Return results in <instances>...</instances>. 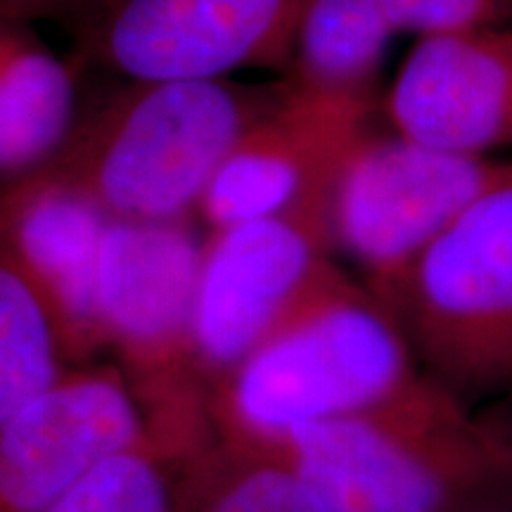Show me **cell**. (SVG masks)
<instances>
[{"label":"cell","instance_id":"6da1fadb","mask_svg":"<svg viewBox=\"0 0 512 512\" xmlns=\"http://www.w3.org/2000/svg\"><path fill=\"white\" fill-rule=\"evenodd\" d=\"M249 453L278 460L335 512H451L512 477V406H470L422 373L380 406Z\"/></svg>","mask_w":512,"mask_h":512},{"label":"cell","instance_id":"8992f818","mask_svg":"<svg viewBox=\"0 0 512 512\" xmlns=\"http://www.w3.org/2000/svg\"><path fill=\"white\" fill-rule=\"evenodd\" d=\"M508 183L512 162L505 159L460 155L368 128L332 183V247L354 261L380 302L453 221Z\"/></svg>","mask_w":512,"mask_h":512},{"label":"cell","instance_id":"3957f363","mask_svg":"<svg viewBox=\"0 0 512 512\" xmlns=\"http://www.w3.org/2000/svg\"><path fill=\"white\" fill-rule=\"evenodd\" d=\"M420 375L392 313L342 271L211 389L214 444L264 451L380 406Z\"/></svg>","mask_w":512,"mask_h":512},{"label":"cell","instance_id":"ac0fdd59","mask_svg":"<svg viewBox=\"0 0 512 512\" xmlns=\"http://www.w3.org/2000/svg\"><path fill=\"white\" fill-rule=\"evenodd\" d=\"M396 34L432 36L448 31L496 27L512 10V0H384Z\"/></svg>","mask_w":512,"mask_h":512},{"label":"cell","instance_id":"5b68a950","mask_svg":"<svg viewBox=\"0 0 512 512\" xmlns=\"http://www.w3.org/2000/svg\"><path fill=\"white\" fill-rule=\"evenodd\" d=\"M380 304L422 373L458 399L512 396V183L453 221Z\"/></svg>","mask_w":512,"mask_h":512},{"label":"cell","instance_id":"4fadbf2b","mask_svg":"<svg viewBox=\"0 0 512 512\" xmlns=\"http://www.w3.org/2000/svg\"><path fill=\"white\" fill-rule=\"evenodd\" d=\"M76 69L31 29L0 15V178L55 157L79 117Z\"/></svg>","mask_w":512,"mask_h":512},{"label":"cell","instance_id":"ffe728a7","mask_svg":"<svg viewBox=\"0 0 512 512\" xmlns=\"http://www.w3.org/2000/svg\"><path fill=\"white\" fill-rule=\"evenodd\" d=\"M110 0H15V8L22 19H36V17H55V15H69V12L93 8L98 5V12L105 8Z\"/></svg>","mask_w":512,"mask_h":512},{"label":"cell","instance_id":"ba28073f","mask_svg":"<svg viewBox=\"0 0 512 512\" xmlns=\"http://www.w3.org/2000/svg\"><path fill=\"white\" fill-rule=\"evenodd\" d=\"M306 0H110L83 50L119 79H219L283 69Z\"/></svg>","mask_w":512,"mask_h":512},{"label":"cell","instance_id":"52a82bcc","mask_svg":"<svg viewBox=\"0 0 512 512\" xmlns=\"http://www.w3.org/2000/svg\"><path fill=\"white\" fill-rule=\"evenodd\" d=\"M332 254L328 211L256 219L204 238L192 337L209 396L242 358L342 273Z\"/></svg>","mask_w":512,"mask_h":512},{"label":"cell","instance_id":"e0dca14e","mask_svg":"<svg viewBox=\"0 0 512 512\" xmlns=\"http://www.w3.org/2000/svg\"><path fill=\"white\" fill-rule=\"evenodd\" d=\"M72 368L46 309L0 266V425Z\"/></svg>","mask_w":512,"mask_h":512},{"label":"cell","instance_id":"8fae6325","mask_svg":"<svg viewBox=\"0 0 512 512\" xmlns=\"http://www.w3.org/2000/svg\"><path fill=\"white\" fill-rule=\"evenodd\" d=\"M110 223L46 166L0 178V266L46 309L69 366L105 361L98 275Z\"/></svg>","mask_w":512,"mask_h":512},{"label":"cell","instance_id":"9a60e30c","mask_svg":"<svg viewBox=\"0 0 512 512\" xmlns=\"http://www.w3.org/2000/svg\"><path fill=\"white\" fill-rule=\"evenodd\" d=\"M183 512H335L278 460L221 444L190 460Z\"/></svg>","mask_w":512,"mask_h":512},{"label":"cell","instance_id":"44dd1931","mask_svg":"<svg viewBox=\"0 0 512 512\" xmlns=\"http://www.w3.org/2000/svg\"><path fill=\"white\" fill-rule=\"evenodd\" d=\"M0 15L19 17V12L15 8V0H0ZM19 19H22V17H19Z\"/></svg>","mask_w":512,"mask_h":512},{"label":"cell","instance_id":"277c9868","mask_svg":"<svg viewBox=\"0 0 512 512\" xmlns=\"http://www.w3.org/2000/svg\"><path fill=\"white\" fill-rule=\"evenodd\" d=\"M202 247L190 221H112L98 275L105 361L124 375L152 437L181 458L214 446L192 337Z\"/></svg>","mask_w":512,"mask_h":512},{"label":"cell","instance_id":"2e32d148","mask_svg":"<svg viewBox=\"0 0 512 512\" xmlns=\"http://www.w3.org/2000/svg\"><path fill=\"white\" fill-rule=\"evenodd\" d=\"M190 460L147 437L102 460L46 512H183Z\"/></svg>","mask_w":512,"mask_h":512},{"label":"cell","instance_id":"d6986e66","mask_svg":"<svg viewBox=\"0 0 512 512\" xmlns=\"http://www.w3.org/2000/svg\"><path fill=\"white\" fill-rule=\"evenodd\" d=\"M451 512H512V477L489 484Z\"/></svg>","mask_w":512,"mask_h":512},{"label":"cell","instance_id":"30bf717a","mask_svg":"<svg viewBox=\"0 0 512 512\" xmlns=\"http://www.w3.org/2000/svg\"><path fill=\"white\" fill-rule=\"evenodd\" d=\"M152 437L110 361L72 366L0 425V512H46L102 460Z\"/></svg>","mask_w":512,"mask_h":512},{"label":"cell","instance_id":"7c38bea8","mask_svg":"<svg viewBox=\"0 0 512 512\" xmlns=\"http://www.w3.org/2000/svg\"><path fill=\"white\" fill-rule=\"evenodd\" d=\"M382 107L415 143L482 157L512 147V29L420 36Z\"/></svg>","mask_w":512,"mask_h":512},{"label":"cell","instance_id":"5bb4252c","mask_svg":"<svg viewBox=\"0 0 512 512\" xmlns=\"http://www.w3.org/2000/svg\"><path fill=\"white\" fill-rule=\"evenodd\" d=\"M394 34L384 0H306L285 81L309 93L375 105V81Z\"/></svg>","mask_w":512,"mask_h":512},{"label":"cell","instance_id":"7a4b0ae2","mask_svg":"<svg viewBox=\"0 0 512 512\" xmlns=\"http://www.w3.org/2000/svg\"><path fill=\"white\" fill-rule=\"evenodd\" d=\"M278 83L121 79L81 107L46 169L112 221L174 223L197 216L235 143L280 95Z\"/></svg>","mask_w":512,"mask_h":512},{"label":"cell","instance_id":"9c48e42d","mask_svg":"<svg viewBox=\"0 0 512 512\" xmlns=\"http://www.w3.org/2000/svg\"><path fill=\"white\" fill-rule=\"evenodd\" d=\"M375 105L302 91L280 95L247 128L211 178L197 219L209 233L238 223L328 211L332 183Z\"/></svg>","mask_w":512,"mask_h":512}]
</instances>
